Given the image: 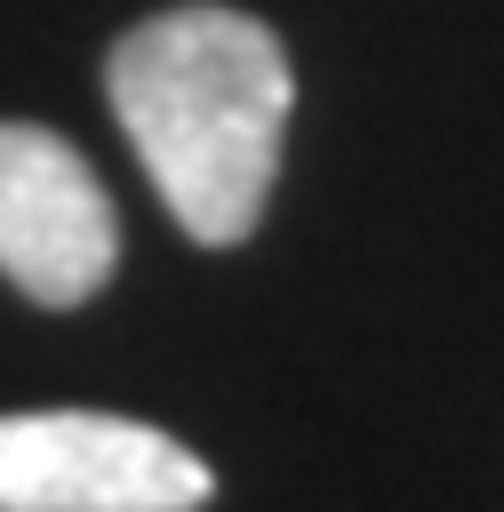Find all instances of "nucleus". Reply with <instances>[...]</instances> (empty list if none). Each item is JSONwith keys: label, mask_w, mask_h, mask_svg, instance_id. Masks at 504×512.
Wrapping results in <instances>:
<instances>
[{"label": "nucleus", "mask_w": 504, "mask_h": 512, "mask_svg": "<svg viewBox=\"0 0 504 512\" xmlns=\"http://www.w3.org/2000/svg\"><path fill=\"white\" fill-rule=\"evenodd\" d=\"M104 96L152 192L200 248H232L256 232L296 104L288 48L264 16L216 0L160 8L112 40Z\"/></svg>", "instance_id": "nucleus-1"}, {"label": "nucleus", "mask_w": 504, "mask_h": 512, "mask_svg": "<svg viewBox=\"0 0 504 512\" xmlns=\"http://www.w3.org/2000/svg\"><path fill=\"white\" fill-rule=\"evenodd\" d=\"M216 472L160 424L104 408L0 416V512H200Z\"/></svg>", "instance_id": "nucleus-2"}, {"label": "nucleus", "mask_w": 504, "mask_h": 512, "mask_svg": "<svg viewBox=\"0 0 504 512\" xmlns=\"http://www.w3.org/2000/svg\"><path fill=\"white\" fill-rule=\"evenodd\" d=\"M120 264V216L96 168L40 120H0V272L40 304H88Z\"/></svg>", "instance_id": "nucleus-3"}]
</instances>
